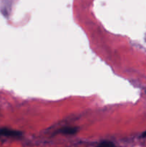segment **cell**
Returning a JSON list of instances; mask_svg holds the SVG:
<instances>
[{
  "label": "cell",
  "instance_id": "7a4b0ae2",
  "mask_svg": "<svg viewBox=\"0 0 146 147\" xmlns=\"http://www.w3.org/2000/svg\"><path fill=\"white\" fill-rule=\"evenodd\" d=\"M60 132L62 134H74L77 132V129H74V128H65V129L60 130Z\"/></svg>",
  "mask_w": 146,
  "mask_h": 147
},
{
  "label": "cell",
  "instance_id": "6da1fadb",
  "mask_svg": "<svg viewBox=\"0 0 146 147\" xmlns=\"http://www.w3.org/2000/svg\"><path fill=\"white\" fill-rule=\"evenodd\" d=\"M21 135L20 132L17 131L11 130L9 129H0V136L5 137H19Z\"/></svg>",
  "mask_w": 146,
  "mask_h": 147
},
{
  "label": "cell",
  "instance_id": "3957f363",
  "mask_svg": "<svg viewBox=\"0 0 146 147\" xmlns=\"http://www.w3.org/2000/svg\"><path fill=\"white\" fill-rule=\"evenodd\" d=\"M97 147H116L115 145L111 142H102L100 144H99V145Z\"/></svg>",
  "mask_w": 146,
  "mask_h": 147
}]
</instances>
